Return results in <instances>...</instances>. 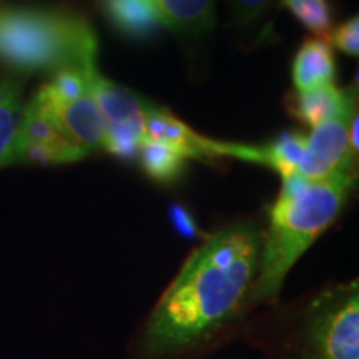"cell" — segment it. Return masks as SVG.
I'll list each match as a JSON object with an SVG mask.
<instances>
[{"instance_id": "cell-2", "label": "cell", "mask_w": 359, "mask_h": 359, "mask_svg": "<svg viewBox=\"0 0 359 359\" xmlns=\"http://www.w3.org/2000/svg\"><path fill=\"white\" fill-rule=\"evenodd\" d=\"M354 183L353 172H338L320 182H308L298 173L283 178L262 238L251 302H275L294 263L338 218Z\"/></svg>"}, {"instance_id": "cell-13", "label": "cell", "mask_w": 359, "mask_h": 359, "mask_svg": "<svg viewBox=\"0 0 359 359\" xmlns=\"http://www.w3.org/2000/svg\"><path fill=\"white\" fill-rule=\"evenodd\" d=\"M161 25L183 34L198 35L215 25L217 0H151Z\"/></svg>"}, {"instance_id": "cell-11", "label": "cell", "mask_w": 359, "mask_h": 359, "mask_svg": "<svg viewBox=\"0 0 359 359\" xmlns=\"http://www.w3.org/2000/svg\"><path fill=\"white\" fill-rule=\"evenodd\" d=\"M349 92L351 88L341 90L334 83L323 85L308 92L290 93L286 97L285 107L303 127L314 128L343 109Z\"/></svg>"}, {"instance_id": "cell-17", "label": "cell", "mask_w": 359, "mask_h": 359, "mask_svg": "<svg viewBox=\"0 0 359 359\" xmlns=\"http://www.w3.org/2000/svg\"><path fill=\"white\" fill-rule=\"evenodd\" d=\"M299 24L316 37L330 39L333 32V8L330 0H281Z\"/></svg>"}, {"instance_id": "cell-15", "label": "cell", "mask_w": 359, "mask_h": 359, "mask_svg": "<svg viewBox=\"0 0 359 359\" xmlns=\"http://www.w3.org/2000/svg\"><path fill=\"white\" fill-rule=\"evenodd\" d=\"M306 145V135L298 130L285 132L263 147H255L253 163H262L276 170L281 178L298 173Z\"/></svg>"}, {"instance_id": "cell-14", "label": "cell", "mask_w": 359, "mask_h": 359, "mask_svg": "<svg viewBox=\"0 0 359 359\" xmlns=\"http://www.w3.org/2000/svg\"><path fill=\"white\" fill-rule=\"evenodd\" d=\"M24 80L15 75H0V168L8 167L17 128L22 116Z\"/></svg>"}, {"instance_id": "cell-6", "label": "cell", "mask_w": 359, "mask_h": 359, "mask_svg": "<svg viewBox=\"0 0 359 359\" xmlns=\"http://www.w3.org/2000/svg\"><path fill=\"white\" fill-rule=\"evenodd\" d=\"M358 115L356 90L351 88L338 114L313 128L299 163L298 175L308 182H320L338 172L356 173V160L349 156V130Z\"/></svg>"}, {"instance_id": "cell-3", "label": "cell", "mask_w": 359, "mask_h": 359, "mask_svg": "<svg viewBox=\"0 0 359 359\" xmlns=\"http://www.w3.org/2000/svg\"><path fill=\"white\" fill-rule=\"evenodd\" d=\"M98 40L80 13L0 0V64L20 74L97 64Z\"/></svg>"}, {"instance_id": "cell-4", "label": "cell", "mask_w": 359, "mask_h": 359, "mask_svg": "<svg viewBox=\"0 0 359 359\" xmlns=\"http://www.w3.org/2000/svg\"><path fill=\"white\" fill-rule=\"evenodd\" d=\"M303 359H359L358 281L326 290L309 304Z\"/></svg>"}, {"instance_id": "cell-8", "label": "cell", "mask_w": 359, "mask_h": 359, "mask_svg": "<svg viewBox=\"0 0 359 359\" xmlns=\"http://www.w3.org/2000/svg\"><path fill=\"white\" fill-rule=\"evenodd\" d=\"M37 93L43 98L48 109L52 110L53 116L60 123V127L64 128V132L83 151H87L90 155L92 151L103 150L107 125L100 110H98L90 87L80 95L62 102L48 100L40 90Z\"/></svg>"}, {"instance_id": "cell-10", "label": "cell", "mask_w": 359, "mask_h": 359, "mask_svg": "<svg viewBox=\"0 0 359 359\" xmlns=\"http://www.w3.org/2000/svg\"><path fill=\"white\" fill-rule=\"evenodd\" d=\"M291 74L294 92H308L334 83L336 58L331 43L320 37L304 39L293 60Z\"/></svg>"}, {"instance_id": "cell-12", "label": "cell", "mask_w": 359, "mask_h": 359, "mask_svg": "<svg viewBox=\"0 0 359 359\" xmlns=\"http://www.w3.org/2000/svg\"><path fill=\"white\" fill-rule=\"evenodd\" d=\"M107 20L130 39L151 37L161 27L151 0H97Z\"/></svg>"}, {"instance_id": "cell-7", "label": "cell", "mask_w": 359, "mask_h": 359, "mask_svg": "<svg viewBox=\"0 0 359 359\" xmlns=\"http://www.w3.org/2000/svg\"><path fill=\"white\" fill-rule=\"evenodd\" d=\"M143 130L145 138L155 142L168 143L182 151L187 158H218V156H240L241 143L217 142L212 138L201 137L191 127L177 118L172 111L156 109L151 103L145 102V115H143Z\"/></svg>"}, {"instance_id": "cell-20", "label": "cell", "mask_w": 359, "mask_h": 359, "mask_svg": "<svg viewBox=\"0 0 359 359\" xmlns=\"http://www.w3.org/2000/svg\"><path fill=\"white\" fill-rule=\"evenodd\" d=\"M172 218L173 223L177 224L178 230L182 233H187V235L195 233V222H193L191 215L188 213L183 206H175L172 210Z\"/></svg>"}, {"instance_id": "cell-16", "label": "cell", "mask_w": 359, "mask_h": 359, "mask_svg": "<svg viewBox=\"0 0 359 359\" xmlns=\"http://www.w3.org/2000/svg\"><path fill=\"white\" fill-rule=\"evenodd\" d=\"M137 160L148 177L156 183H173L185 172L187 156L163 142L145 138L138 150Z\"/></svg>"}, {"instance_id": "cell-18", "label": "cell", "mask_w": 359, "mask_h": 359, "mask_svg": "<svg viewBox=\"0 0 359 359\" xmlns=\"http://www.w3.org/2000/svg\"><path fill=\"white\" fill-rule=\"evenodd\" d=\"M330 40L338 50L344 52L346 55H359V19L358 15L351 17L343 22L338 29H334L330 35Z\"/></svg>"}, {"instance_id": "cell-19", "label": "cell", "mask_w": 359, "mask_h": 359, "mask_svg": "<svg viewBox=\"0 0 359 359\" xmlns=\"http://www.w3.org/2000/svg\"><path fill=\"white\" fill-rule=\"evenodd\" d=\"M228 2L235 20L240 24H250L268 11L273 0H228Z\"/></svg>"}, {"instance_id": "cell-9", "label": "cell", "mask_w": 359, "mask_h": 359, "mask_svg": "<svg viewBox=\"0 0 359 359\" xmlns=\"http://www.w3.org/2000/svg\"><path fill=\"white\" fill-rule=\"evenodd\" d=\"M88 82L107 128L143 125L145 102H142L133 92L103 77L97 65L90 69Z\"/></svg>"}, {"instance_id": "cell-1", "label": "cell", "mask_w": 359, "mask_h": 359, "mask_svg": "<svg viewBox=\"0 0 359 359\" xmlns=\"http://www.w3.org/2000/svg\"><path fill=\"white\" fill-rule=\"evenodd\" d=\"M259 251L262 235L251 223L206 238L148 318L143 353L156 359L191 351L230 325L253 290Z\"/></svg>"}, {"instance_id": "cell-5", "label": "cell", "mask_w": 359, "mask_h": 359, "mask_svg": "<svg viewBox=\"0 0 359 359\" xmlns=\"http://www.w3.org/2000/svg\"><path fill=\"white\" fill-rule=\"evenodd\" d=\"M85 156L87 151L64 132L43 98L35 93L22 110L8 167L72 163Z\"/></svg>"}]
</instances>
